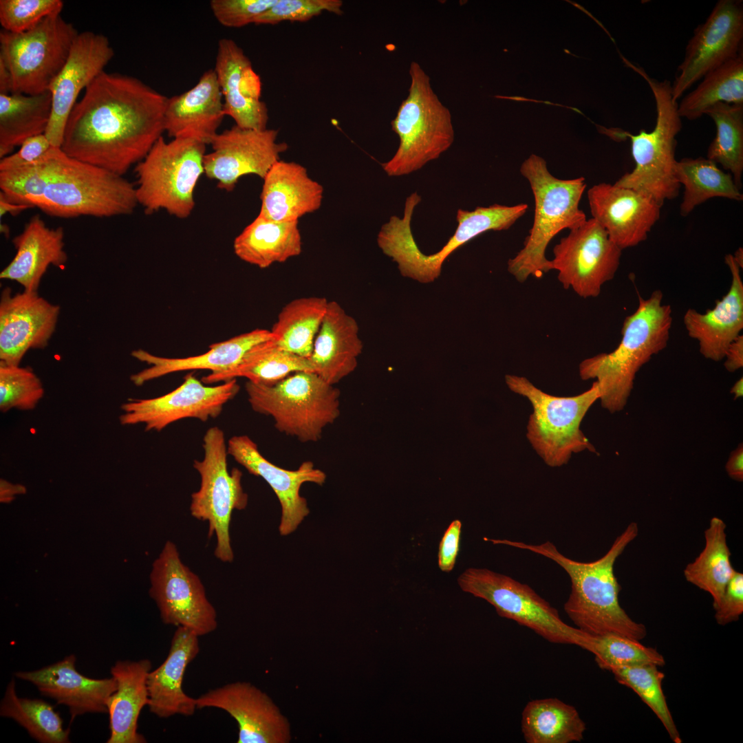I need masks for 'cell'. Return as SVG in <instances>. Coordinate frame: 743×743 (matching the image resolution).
Returning a JSON list of instances; mask_svg holds the SVG:
<instances>
[{
	"label": "cell",
	"mask_w": 743,
	"mask_h": 743,
	"mask_svg": "<svg viewBox=\"0 0 743 743\" xmlns=\"http://www.w3.org/2000/svg\"><path fill=\"white\" fill-rule=\"evenodd\" d=\"M167 101L136 77L104 71L73 107L61 148L72 158L123 176L162 136Z\"/></svg>",
	"instance_id": "6da1fadb"
},
{
	"label": "cell",
	"mask_w": 743,
	"mask_h": 743,
	"mask_svg": "<svg viewBox=\"0 0 743 743\" xmlns=\"http://www.w3.org/2000/svg\"><path fill=\"white\" fill-rule=\"evenodd\" d=\"M638 533V524L631 522L603 556L590 562L566 557L550 541L533 545L507 539L486 541L535 552L561 567L571 581V592L563 607L577 628L592 636L613 634L640 641L647 635L646 627L634 621L621 606V588L614 574L616 559Z\"/></svg>",
	"instance_id": "7a4b0ae2"
},
{
	"label": "cell",
	"mask_w": 743,
	"mask_h": 743,
	"mask_svg": "<svg viewBox=\"0 0 743 743\" xmlns=\"http://www.w3.org/2000/svg\"><path fill=\"white\" fill-rule=\"evenodd\" d=\"M663 299L660 290L647 299L639 296L636 310L624 319L616 348L587 358L579 364L580 378L596 380L601 406L612 413L625 407L639 369L667 346L672 311Z\"/></svg>",
	"instance_id": "3957f363"
},
{
	"label": "cell",
	"mask_w": 743,
	"mask_h": 743,
	"mask_svg": "<svg viewBox=\"0 0 743 743\" xmlns=\"http://www.w3.org/2000/svg\"><path fill=\"white\" fill-rule=\"evenodd\" d=\"M46 184L34 208L50 216L111 217L131 214L136 187L123 176L67 155L52 147L43 156Z\"/></svg>",
	"instance_id": "277c9868"
},
{
	"label": "cell",
	"mask_w": 743,
	"mask_h": 743,
	"mask_svg": "<svg viewBox=\"0 0 743 743\" xmlns=\"http://www.w3.org/2000/svg\"><path fill=\"white\" fill-rule=\"evenodd\" d=\"M625 65L638 74L647 83L654 95L656 119L651 131L640 129L632 134L621 129H606L599 126V131L616 141L629 138L632 155L635 162L634 169L621 176L616 186L643 193L663 206L666 200L676 198L680 185L676 176V136L682 128L677 101L673 99L671 84L651 77L640 66L625 57Z\"/></svg>",
	"instance_id": "5b68a950"
},
{
	"label": "cell",
	"mask_w": 743,
	"mask_h": 743,
	"mask_svg": "<svg viewBox=\"0 0 743 743\" xmlns=\"http://www.w3.org/2000/svg\"><path fill=\"white\" fill-rule=\"evenodd\" d=\"M519 171L533 193L534 219L523 248L508 261L507 269L517 281L523 283L530 277L539 278L550 270L546 251L556 235L587 220L579 208L586 183L583 177L571 180L554 177L545 160L535 154L524 160Z\"/></svg>",
	"instance_id": "8992f818"
},
{
	"label": "cell",
	"mask_w": 743,
	"mask_h": 743,
	"mask_svg": "<svg viewBox=\"0 0 743 743\" xmlns=\"http://www.w3.org/2000/svg\"><path fill=\"white\" fill-rule=\"evenodd\" d=\"M419 203L415 196L407 197L403 217L391 216L382 226L377 243L383 252L398 264L403 277L422 283L433 282L440 276L444 261L455 250L486 231L509 229L528 207L522 203L510 206L498 204L477 206L471 211L459 208L454 234L440 250L426 255L420 250L411 229L413 213Z\"/></svg>",
	"instance_id": "52a82bcc"
},
{
	"label": "cell",
	"mask_w": 743,
	"mask_h": 743,
	"mask_svg": "<svg viewBox=\"0 0 743 743\" xmlns=\"http://www.w3.org/2000/svg\"><path fill=\"white\" fill-rule=\"evenodd\" d=\"M245 389L253 411L302 442L319 441L341 413L340 390L314 372H296L270 385L247 381Z\"/></svg>",
	"instance_id": "ba28073f"
},
{
	"label": "cell",
	"mask_w": 743,
	"mask_h": 743,
	"mask_svg": "<svg viewBox=\"0 0 743 743\" xmlns=\"http://www.w3.org/2000/svg\"><path fill=\"white\" fill-rule=\"evenodd\" d=\"M409 94L391 121L399 147L382 166L391 177L410 174L438 159L454 140L451 114L433 91L430 78L416 62L409 67Z\"/></svg>",
	"instance_id": "9c48e42d"
},
{
	"label": "cell",
	"mask_w": 743,
	"mask_h": 743,
	"mask_svg": "<svg viewBox=\"0 0 743 743\" xmlns=\"http://www.w3.org/2000/svg\"><path fill=\"white\" fill-rule=\"evenodd\" d=\"M505 380L512 391L526 397L531 403L532 413L528 419L526 436L548 466H561L568 462L572 453L585 450L596 453L580 429L586 413L599 400L596 381L581 394L560 397L543 391L524 376L508 374Z\"/></svg>",
	"instance_id": "30bf717a"
},
{
	"label": "cell",
	"mask_w": 743,
	"mask_h": 743,
	"mask_svg": "<svg viewBox=\"0 0 743 743\" xmlns=\"http://www.w3.org/2000/svg\"><path fill=\"white\" fill-rule=\"evenodd\" d=\"M206 146L193 138L158 139L135 166L136 199L146 213L164 209L180 219L191 214L194 191L204 173Z\"/></svg>",
	"instance_id": "8fae6325"
},
{
	"label": "cell",
	"mask_w": 743,
	"mask_h": 743,
	"mask_svg": "<svg viewBox=\"0 0 743 743\" xmlns=\"http://www.w3.org/2000/svg\"><path fill=\"white\" fill-rule=\"evenodd\" d=\"M202 446V460L193 462L200 485L191 495L190 513L198 520L208 521V537H216V558L231 563L234 559L230 536L232 513L244 509L248 504V495L241 485L242 473L236 468L229 472L227 443L219 427L207 429Z\"/></svg>",
	"instance_id": "7c38bea8"
},
{
	"label": "cell",
	"mask_w": 743,
	"mask_h": 743,
	"mask_svg": "<svg viewBox=\"0 0 743 743\" xmlns=\"http://www.w3.org/2000/svg\"><path fill=\"white\" fill-rule=\"evenodd\" d=\"M78 32L61 12L20 33L1 30L0 58L12 77V92L39 94L50 87L65 64Z\"/></svg>",
	"instance_id": "4fadbf2b"
},
{
	"label": "cell",
	"mask_w": 743,
	"mask_h": 743,
	"mask_svg": "<svg viewBox=\"0 0 743 743\" xmlns=\"http://www.w3.org/2000/svg\"><path fill=\"white\" fill-rule=\"evenodd\" d=\"M460 588L492 605L498 615L515 621L558 644L585 649L589 634L569 625L531 587L486 568H468L457 579Z\"/></svg>",
	"instance_id": "5bb4252c"
},
{
	"label": "cell",
	"mask_w": 743,
	"mask_h": 743,
	"mask_svg": "<svg viewBox=\"0 0 743 743\" xmlns=\"http://www.w3.org/2000/svg\"><path fill=\"white\" fill-rule=\"evenodd\" d=\"M149 594L162 621L186 628L198 636L214 632L217 612L200 577L183 563L176 545L168 540L153 563Z\"/></svg>",
	"instance_id": "9a60e30c"
},
{
	"label": "cell",
	"mask_w": 743,
	"mask_h": 743,
	"mask_svg": "<svg viewBox=\"0 0 743 743\" xmlns=\"http://www.w3.org/2000/svg\"><path fill=\"white\" fill-rule=\"evenodd\" d=\"M622 250L593 218L570 230L553 248L550 270H557L565 289L587 299L597 297L620 265Z\"/></svg>",
	"instance_id": "2e32d148"
},
{
	"label": "cell",
	"mask_w": 743,
	"mask_h": 743,
	"mask_svg": "<svg viewBox=\"0 0 743 743\" xmlns=\"http://www.w3.org/2000/svg\"><path fill=\"white\" fill-rule=\"evenodd\" d=\"M239 390L237 379L217 385L204 383L192 373L183 383L164 395L148 399L129 400L123 403L119 417L122 425L142 424L146 431H160L186 418L206 422L217 418L224 405Z\"/></svg>",
	"instance_id": "e0dca14e"
},
{
	"label": "cell",
	"mask_w": 743,
	"mask_h": 743,
	"mask_svg": "<svg viewBox=\"0 0 743 743\" xmlns=\"http://www.w3.org/2000/svg\"><path fill=\"white\" fill-rule=\"evenodd\" d=\"M742 1H718L687 43L671 85L673 99L677 101L708 72L742 52Z\"/></svg>",
	"instance_id": "ac0fdd59"
},
{
	"label": "cell",
	"mask_w": 743,
	"mask_h": 743,
	"mask_svg": "<svg viewBox=\"0 0 743 743\" xmlns=\"http://www.w3.org/2000/svg\"><path fill=\"white\" fill-rule=\"evenodd\" d=\"M278 130H256L237 125L219 133L212 139V151L204 158V174L217 182V186L233 191L239 179L256 175L263 179L279 160L288 145L277 142Z\"/></svg>",
	"instance_id": "d6986e66"
},
{
	"label": "cell",
	"mask_w": 743,
	"mask_h": 743,
	"mask_svg": "<svg viewBox=\"0 0 743 743\" xmlns=\"http://www.w3.org/2000/svg\"><path fill=\"white\" fill-rule=\"evenodd\" d=\"M197 709H222L238 724L237 743H288L291 728L279 708L263 691L247 682L209 690L195 698Z\"/></svg>",
	"instance_id": "ffe728a7"
},
{
	"label": "cell",
	"mask_w": 743,
	"mask_h": 743,
	"mask_svg": "<svg viewBox=\"0 0 743 743\" xmlns=\"http://www.w3.org/2000/svg\"><path fill=\"white\" fill-rule=\"evenodd\" d=\"M114 54L108 38L91 31L78 33L67 60L49 91L52 114L45 136L61 147L68 117L79 94L97 78Z\"/></svg>",
	"instance_id": "44dd1931"
},
{
	"label": "cell",
	"mask_w": 743,
	"mask_h": 743,
	"mask_svg": "<svg viewBox=\"0 0 743 743\" xmlns=\"http://www.w3.org/2000/svg\"><path fill=\"white\" fill-rule=\"evenodd\" d=\"M60 307L23 290L12 294L7 287L0 298V364L19 365L31 349H44L54 334Z\"/></svg>",
	"instance_id": "7402d4cb"
},
{
	"label": "cell",
	"mask_w": 743,
	"mask_h": 743,
	"mask_svg": "<svg viewBox=\"0 0 743 743\" xmlns=\"http://www.w3.org/2000/svg\"><path fill=\"white\" fill-rule=\"evenodd\" d=\"M227 450L238 464L250 473L262 477L274 492L281 507L280 534L294 532L310 513L306 499L300 495L301 486L306 482L323 485L325 473L310 461L303 462L297 470L277 466L261 455L257 444L246 435L230 438Z\"/></svg>",
	"instance_id": "603a6c76"
},
{
	"label": "cell",
	"mask_w": 743,
	"mask_h": 743,
	"mask_svg": "<svg viewBox=\"0 0 743 743\" xmlns=\"http://www.w3.org/2000/svg\"><path fill=\"white\" fill-rule=\"evenodd\" d=\"M592 218L622 250L644 241L660 218V206L632 189L600 183L588 191Z\"/></svg>",
	"instance_id": "cb8c5ba5"
},
{
	"label": "cell",
	"mask_w": 743,
	"mask_h": 743,
	"mask_svg": "<svg viewBox=\"0 0 743 743\" xmlns=\"http://www.w3.org/2000/svg\"><path fill=\"white\" fill-rule=\"evenodd\" d=\"M214 70L224 99L225 115L241 128L267 129L268 110L260 100V77L233 40L224 38L218 41Z\"/></svg>",
	"instance_id": "d4e9b609"
},
{
	"label": "cell",
	"mask_w": 743,
	"mask_h": 743,
	"mask_svg": "<svg viewBox=\"0 0 743 743\" xmlns=\"http://www.w3.org/2000/svg\"><path fill=\"white\" fill-rule=\"evenodd\" d=\"M76 658L69 655L63 660L39 669L17 671L14 676L33 684L40 693L65 705L71 720L85 713H107V701L116 689V680L94 679L79 673Z\"/></svg>",
	"instance_id": "484cf974"
},
{
	"label": "cell",
	"mask_w": 743,
	"mask_h": 743,
	"mask_svg": "<svg viewBox=\"0 0 743 743\" xmlns=\"http://www.w3.org/2000/svg\"><path fill=\"white\" fill-rule=\"evenodd\" d=\"M731 274L726 294L712 309L701 313L689 308L683 323L689 337L698 341L700 354L707 359L722 360L729 345L743 329V281L740 268L733 255L724 257Z\"/></svg>",
	"instance_id": "4316f807"
},
{
	"label": "cell",
	"mask_w": 743,
	"mask_h": 743,
	"mask_svg": "<svg viewBox=\"0 0 743 743\" xmlns=\"http://www.w3.org/2000/svg\"><path fill=\"white\" fill-rule=\"evenodd\" d=\"M223 96L214 69H208L188 91L168 98L164 132L210 144L224 117Z\"/></svg>",
	"instance_id": "83f0119b"
},
{
	"label": "cell",
	"mask_w": 743,
	"mask_h": 743,
	"mask_svg": "<svg viewBox=\"0 0 743 743\" xmlns=\"http://www.w3.org/2000/svg\"><path fill=\"white\" fill-rule=\"evenodd\" d=\"M198 637L186 628L177 627L166 659L148 674V707L160 718L190 716L197 709L195 698L184 691L182 681L187 666L200 652Z\"/></svg>",
	"instance_id": "f1b7e54d"
},
{
	"label": "cell",
	"mask_w": 743,
	"mask_h": 743,
	"mask_svg": "<svg viewBox=\"0 0 743 743\" xmlns=\"http://www.w3.org/2000/svg\"><path fill=\"white\" fill-rule=\"evenodd\" d=\"M64 238L63 227L50 228L39 215H33L12 239L16 255L0 278L17 282L23 290L37 292L49 266L61 267L67 262Z\"/></svg>",
	"instance_id": "f546056e"
},
{
	"label": "cell",
	"mask_w": 743,
	"mask_h": 743,
	"mask_svg": "<svg viewBox=\"0 0 743 743\" xmlns=\"http://www.w3.org/2000/svg\"><path fill=\"white\" fill-rule=\"evenodd\" d=\"M263 180L259 214L266 218L278 222L299 221L321 205L322 185L312 179L300 164L279 160Z\"/></svg>",
	"instance_id": "4dcf8cb0"
},
{
	"label": "cell",
	"mask_w": 743,
	"mask_h": 743,
	"mask_svg": "<svg viewBox=\"0 0 743 743\" xmlns=\"http://www.w3.org/2000/svg\"><path fill=\"white\" fill-rule=\"evenodd\" d=\"M363 347L356 321L337 301H329L309 358L314 372L334 385L356 369Z\"/></svg>",
	"instance_id": "1f68e13d"
},
{
	"label": "cell",
	"mask_w": 743,
	"mask_h": 743,
	"mask_svg": "<svg viewBox=\"0 0 743 743\" xmlns=\"http://www.w3.org/2000/svg\"><path fill=\"white\" fill-rule=\"evenodd\" d=\"M272 338L274 336L270 330L255 329L211 345L210 349L204 354L184 358L162 357L142 349L133 350L131 356L149 367L132 374L130 380L136 386H142L150 380L179 372H224L236 366L252 347Z\"/></svg>",
	"instance_id": "d6a6232c"
},
{
	"label": "cell",
	"mask_w": 743,
	"mask_h": 743,
	"mask_svg": "<svg viewBox=\"0 0 743 743\" xmlns=\"http://www.w3.org/2000/svg\"><path fill=\"white\" fill-rule=\"evenodd\" d=\"M151 670L148 659L118 660L111 667L117 687L107 701L110 730L107 743L147 742L137 729L140 712L149 704L147 679Z\"/></svg>",
	"instance_id": "836d02e7"
},
{
	"label": "cell",
	"mask_w": 743,
	"mask_h": 743,
	"mask_svg": "<svg viewBox=\"0 0 743 743\" xmlns=\"http://www.w3.org/2000/svg\"><path fill=\"white\" fill-rule=\"evenodd\" d=\"M235 255L260 268L283 263L302 251L299 221L278 222L258 215L233 243Z\"/></svg>",
	"instance_id": "e575fe53"
},
{
	"label": "cell",
	"mask_w": 743,
	"mask_h": 743,
	"mask_svg": "<svg viewBox=\"0 0 743 743\" xmlns=\"http://www.w3.org/2000/svg\"><path fill=\"white\" fill-rule=\"evenodd\" d=\"M299 372H314L310 358L283 349L272 338L252 347L233 368L210 373L201 380L213 385L245 378L252 383L270 385Z\"/></svg>",
	"instance_id": "d590c367"
},
{
	"label": "cell",
	"mask_w": 743,
	"mask_h": 743,
	"mask_svg": "<svg viewBox=\"0 0 743 743\" xmlns=\"http://www.w3.org/2000/svg\"><path fill=\"white\" fill-rule=\"evenodd\" d=\"M51 114L50 91L36 95L0 94V158L27 139L44 134Z\"/></svg>",
	"instance_id": "8d00e7d4"
},
{
	"label": "cell",
	"mask_w": 743,
	"mask_h": 743,
	"mask_svg": "<svg viewBox=\"0 0 743 743\" xmlns=\"http://www.w3.org/2000/svg\"><path fill=\"white\" fill-rule=\"evenodd\" d=\"M586 725L574 707L555 698L530 701L521 716V731L528 743L581 742Z\"/></svg>",
	"instance_id": "74e56055"
},
{
	"label": "cell",
	"mask_w": 743,
	"mask_h": 743,
	"mask_svg": "<svg viewBox=\"0 0 743 743\" xmlns=\"http://www.w3.org/2000/svg\"><path fill=\"white\" fill-rule=\"evenodd\" d=\"M726 524L717 517L711 519L704 531V548L695 560L684 569L685 579L708 592L715 610L735 570L731 562L727 545Z\"/></svg>",
	"instance_id": "f35d334b"
},
{
	"label": "cell",
	"mask_w": 743,
	"mask_h": 743,
	"mask_svg": "<svg viewBox=\"0 0 743 743\" xmlns=\"http://www.w3.org/2000/svg\"><path fill=\"white\" fill-rule=\"evenodd\" d=\"M328 303L325 297L316 296L288 302L270 330L275 342L288 352L310 358Z\"/></svg>",
	"instance_id": "ab89813d"
},
{
	"label": "cell",
	"mask_w": 743,
	"mask_h": 743,
	"mask_svg": "<svg viewBox=\"0 0 743 743\" xmlns=\"http://www.w3.org/2000/svg\"><path fill=\"white\" fill-rule=\"evenodd\" d=\"M676 176L684 186L680 214L686 217L698 205L713 197L742 201L743 195L730 173H725L713 161L702 157L685 158L677 161Z\"/></svg>",
	"instance_id": "60d3db41"
},
{
	"label": "cell",
	"mask_w": 743,
	"mask_h": 743,
	"mask_svg": "<svg viewBox=\"0 0 743 743\" xmlns=\"http://www.w3.org/2000/svg\"><path fill=\"white\" fill-rule=\"evenodd\" d=\"M743 105V54L708 72L678 105L681 118L696 120L718 103Z\"/></svg>",
	"instance_id": "b9f144b4"
},
{
	"label": "cell",
	"mask_w": 743,
	"mask_h": 743,
	"mask_svg": "<svg viewBox=\"0 0 743 743\" xmlns=\"http://www.w3.org/2000/svg\"><path fill=\"white\" fill-rule=\"evenodd\" d=\"M15 688L12 679L0 704L1 716L14 720L39 742H69L70 729L63 728L62 718L54 707L42 699L20 698Z\"/></svg>",
	"instance_id": "7bdbcfd3"
},
{
	"label": "cell",
	"mask_w": 743,
	"mask_h": 743,
	"mask_svg": "<svg viewBox=\"0 0 743 743\" xmlns=\"http://www.w3.org/2000/svg\"><path fill=\"white\" fill-rule=\"evenodd\" d=\"M714 121L716 134L707 158L730 171L741 189L743 172V105L718 103L706 113Z\"/></svg>",
	"instance_id": "ee69618b"
},
{
	"label": "cell",
	"mask_w": 743,
	"mask_h": 743,
	"mask_svg": "<svg viewBox=\"0 0 743 743\" xmlns=\"http://www.w3.org/2000/svg\"><path fill=\"white\" fill-rule=\"evenodd\" d=\"M653 664L614 667L610 669L616 680L632 689L660 720L674 743H681L662 688L665 674Z\"/></svg>",
	"instance_id": "f6af8a7d"
},
{
	"label": "cell",
	"mask_w": 743,
	"mask_h": 743,
	"mask_svg": "<svg viewBox=\"0 0 743 743\" xmlns=\"http://www.w3.org/2000/svg\"><path fill=\"white\" fill-rule=\"evenodd\" d=\"M585 650L594 655L601 669L607 671L623 666L653 664L661 667L665 664L664 657L655 648L618 634H589Z\"/></svg>",
	"instance_id": "bcb514c9"
},
{
	"label": "cell",
	"mask_w": 743,
	"mask_h": 743,
	"mask_svg": "<svg viewBox=\"0 0 743 743\" xmlns=\"http://www.w3.org/2000/svg\"><path fill=\"white\" fill-rule=\"evenodd\" d=\"M44 394L41 380L30 367L0 364V409L32 410Z\"/></svg>",
	"instance_id": "7dc6e473"
},
{
	"label": "cell",
	"mask_w": 743,
	"mask_h": 743,
	"mask_svg": "<svg viewBox=\"0 0 743 743\" xmlns=\"http://www.w3.org/2000/svg\"><path fill=\"white\" fill-rule=\"evenodd\" d=\"M46 176L43 156L34 163L0 171V193L9 201L30 206L44 193Z\"/></svg>",
	"instance_id": "c3c4849f"
},
{
	"label": "cell",
	"mask_w": 743,
	"mask_h": 743,
	"mask_svg": "<svg viewBox=\"0 0 743 743\" xmlns=\"http://www.w3.org/2000/svg\"><path fill=\"white\" fill-rule=\"evenodd\" d=\"M63 8L61 0H1L0 23L8 32H26Z\"/></svg>",
	"instance_id": "681fc988"
},
{
	"label": "cell",
	"mask_w": 743,
	"mask_h": 743,
	"mask_svg": "<svg viewBox=\"0 0 743 743\" xmlns=\"http://www.w3.org/2000/svg\"><path fill=\"white\" fill-rule=\"evenodd\" d=\"M341 0H277L270 9L256 18L257 25H276L283 21L304 22L326 11L343 13Z\"/></svg>",
	"instance_id": "f907efd6"
},
{
	"label": "cell",
	"mask_w": 743,
	"mask_h": 743,
	"mask_svg": "<svg viewBox=\"0 0 743 743\" xmlns=\"http://www.w3.org/2000/svg\"><path fill=\"white\" fill-rule=\"evenodd\" d=\"M277 0H212L211 10L225 27L241 28L250 23L273 6Z\"/></svg>",
	"instance_id": "816d5d0a"
},
{
	"label": "cell",
	"mask_w": 743,
	"mask_h": 743,
	"mask_svg": "<svg viewBox=\"0 0 743 743\" xmlns=\"http://www.w3.org/2000/svg\"><path fill=\"white\" fill-rule=\"evenodd\" d=\"M718 624L725 625L736 621L743 613V574L738 571L727 583L720 602L715 609Z\"/></svg>",
	"instance_id": "f5cc1de1"
},
{
	"label": "cell",
	"mask_w": 743,
	"mask_h": 743,
	"mask_svg": "<svg viewBox=\"0 0 743 743\" xmlns=\"http://www.w3.org/2000/svg\"><path fill=\"white\" fill-rule=\"evenodd\" d=\"M19 149L0 160V171L19 168L39 160L52 147L45 134L25 140Z\"/></svg>",
	"instance_id": "db71d44e"
},
{
	"label": "cell",
	"mask_w": 743,
	"mask_h": 743,
	"mask_svg": "<svg viewBox=\"0 0 743 743\" xmlns=\"http://www.w3.org/2000/svg\"><path fill=\"white\" fill-rule=\"evenodd\" d=\"M462 523L453 520L445 530L440 542L438 550V566L443 572L453 570L460 548Z\"/></svg>",
	"instance_id": "11a10c76"
},
{
	"label": "cell",
	"mask_w": 743,
	"mask_h": 743,
	"mask_svg": "<svg viewBox=\"0 0 743 743\" xmlns=\"http://www.w3.org/2000/svg\"><path fill=\"white\" fill-rule=\"evenodd\" d=\"M724 358V367L734 372L743 367V336H738L728 347Z\"/></svg>",
	"instance_id": "9f6ffc18"
},
{
	"label": "cell",
	"mask_w": 743,
	"mask_h": 743,
	"mask_svg": "<svg viewBox=\"0 0 743 743\" xmlns=\"http://www.w3.org/2000/svg\"><path fill=\"white\" fill-rule=\"evenodd\" d=\"M729 476L737 482L743 480V446L741 444L733 451L726 464Z\"/></svg>",
	"instance_id": "6f0895ef"
},
{
	"label": "cell",
	"mask_w": 743,
	"mask_h": 743,
	"mask_svg": "<svg viewBox=\"0 0 743 743\" xmlns=\"http://www.w3.org/2000/svg\"><path fill=\"white\" fill-rule=\"evenodd\" d=\"M32 208L30 206L25 204H19L12 202L7 200L5 196L0 193V217L1 219L6 214H10L11 215H16L20 213L25 211L28 208Z\"/></svg>",
	"instance_id": "680465c9"
},
{
	"label": "cell",
	"mask_w": 743,
	"mask_h": 743,
	"mask_svg": "<svg viewBox=\"0 0 743 743\" xmlns=\"http://www.w3.org/2000/svg\"><path fill=\"white\" fill-rule=\"evenodd\" d=\"M12 92V77L11 72L3 59L0 58V94H9Z\"/></svg>",
	"instance_id": "91938a15"
},
{
	"label": "cell",
	"mask_w": 743,
	"mask_h": 743,
	"mask_svg": "<svg viewBox=\"0 0 743 743\" xmlns=\"http://www.w3.org/2000/svg\"><path fill=\"white\" fill-rule=\"evenodd\" d=\"M25 488L21 485H13L5 480H1V502H8L13 495L24 493Z\"/></svg>",
	"instance_id": "94428289"
},
{
	"label": "cell",
	"mask_w": 743,
	"mask_h": 743,
	"mask_svg": "<svg viewBox=\"0 0 743 743\" xmlns=\"http://www.w3.org/2000/svg\"><path fill=\"white\" fill-rule=\"evenodd\" d=\"M730 393L734 395V398L737 399L743 396V378L737 380L731 389Z\"/></svg>",
	"instance_id": "6125c7cd"
},
{
	"label": "cell",
	"mask_w": 743,
	"mask_h": 743,
	"mask_svg": "<svg viewBox=\"0 0 743 743\" xmlns=\"http://www.w3.org/2000/svg\"><path fill=\"white\" fill-rule=\"evenodd\" d=\"M733 259L740 268L743 267V250L739 248L733 255Z\"/></svg>",
	"instance_id": "be15d7a7"
},
{
	"label": "cell",
	"mask_w": 743,
	"mask_h": 743,
	"mask_svg": "<svg viewBox=\"0 0 743 743\" xmlns=\"http://www.w3.org/2000/svg\"><path fill=\"white\" fill-rule=\"evenodd\" d=\"M0 228H1L0 230H1V233H3V235H5L7 237L9 236V235H10V229H9L8 226H7L6 224L1 223Z\"/></svg>",
	"instance_id": "e7e4bbea"
}]
</instances>
